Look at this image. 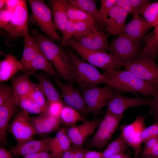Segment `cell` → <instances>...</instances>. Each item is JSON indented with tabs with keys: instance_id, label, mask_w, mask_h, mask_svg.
<instances>
[{
	"instance_id": "6da1fadb",
	"label": "cell",
	"mask_w": 158,
	"mask_h": 158,
	"mask_svg": "<svg viewBox=\"0 0 158 158\" xmlns=\"http://www.w3.org/2000/svg\"><path fill=\"white\" fill-rule=\"evenodd\" d=\"M31 35L40 46L42 52L57 73L67 84L73 80L71 66L66 54L48 37L32 30Z\"/></svg>"
},
{
	"instance_id": "7a4b0ae2",
	"label": "cell",
	"mask_w": 158,
	"mask_h": 158,
	"mask_svg": "<svg viewBox=\"0 0 158 158\" xmlns=\"http://www.w3.org/2000/svg\"><path fill=\"white\" fill-rule=\"evenodd\" d=\"M103 74L114 89L121 92L141 93L146 98L158 94V91L155 88L127 70L108 69L105 70Z\"/></svg>"
},
{
	"instance_id": "3957f363",
	"label": "cell",
	"mask_w": 158,
	"mask_h": 158,
	"mask_svg": "<svg viewBox=\"0 0 158 158\" xmlns=\"http://www.w3.org/2000/svg\"><path fill=\"white\" fill-rule=\"evenodd\" d=\"M66 54L71 69L73 80L81 90L96 87L102 84L111 85L95 66L80 59L72 51Z\"/></svg>"
},
{
	"instance_id": "277c9868",
	"label": "cell",
	"mask_w": 158,
	"mask_h": 158,
	"mask_svg": "<svg viewBox=\"0 0 158 158\" xmlns=\"http://www.w3.org/2000/svg\"><path fill=\"white\" fill-rule=\"evenodd\" d=\"M66 45L72 48L82 58L88 63L105 70L118 69L122 66L116 56L113 53L89 50L82 47L72 37Z\"/></svg>"
},
{
	"instance_id": "5b68a950",
	"label": "cell",
	"mask_w": 158,
	"mask_h": 158,
	"mask_svg": "<svg viewBox=\"0 0 158 158\" xmlns=\"http://www.w3.org/2000/svg\"><path fill=\"white\" fill-rule=\"evenodd\" d=\"M31 7L32 13L30 17V23L38 26L51 41L62 39L56 32L52 20V12L44 1L28 0Z\"/></svg>"
},
{
	"instance_id": "8992f818",
	"label": "cell",
	"mask_w": 158,
	"mask_h": 158,
	"mask_svg": "<svg viewBox=\"0 0 158 158\" xmlns=\"http://www.w3.org/2000/svg\"><path fill=\"white\" fill-rule=\"evenodd\" d=\"M154 60L148 57H138L123 66L126 70L158 91V65Z\"/></svg>"
},
{
	"instance_id": "52a82bcc",
	"label": "cell",
	"mask_w": 158,
	"mask_h": 158,
	"mask_svg": "<svg viewBox=\"0 0 158 158\" xmlns=\"http://www.w3.org/2000/svg\"><path fill=\"white\" fill-rule=\"evenodd\" d=\"M109 51L116 56L122 66L138 58L141 51L139 43L121 33L112 40Z\"/></svg>"
},
{
	"instance_id": "ba28073f",
	"label": "cell",
	"mask_w": 158,
	"mask_h": 158,
	"mask_svg": "<svg viewBox=\"0 0 158 158\" xmlns=\"http://www.w3.org/2000/svg\"><path fill=\"white\" fill-rule=\"evenodd\" d=\"M123 116L124 115L116 116L107 111L95 134L90 140L89 145L99 150L102 149L118 128Z\"/></svg>"
},
{
	"instance_id": "9c48e42d",
	"label": "cell",
	"mask_w": 158,
	"mask_h": 158,
	"mask_svg": "<svg viewBox=\"0 0 158 158\" xmlns=\"http://www.w3.org/2000/svg\"><path fill=\"white\" fill-rule=\"evenodd\" d=\"M29 114L21 109L15 114L9 125V131L15 139L17 145L33 139V137L37 135Z\"/></svg>"
},
{
	"instance_id": "30bf717a",
	"label": "cell",
	"mask_w": 158,
	"mask_h": 158,
	"mask_svg": "<svg viewBox=\"0 0 158 158\" xmlns=\"http://www.w3.org/2000/svg\"><path fill=\"white\" fill-rule=\"evenodd\" d=\"M114 89L109 84L103 87H95L82 89L87 113L97 114L113 96Z\"/></svg>"
},
{
	"instance_id": "8fae6325",
	"label": "cell",
	"mask_w": 158,
	"mask_h": 158,
	"mask_svg": "<svg viewBox=\"0 0 158 158\" xmlns=\"http://www.w3.org/2000/svg\"><path fill=\"white\" fill-rule=\"evenodd\" d=\"M146 115H139L132 123L121 126V134L128 145L134 150L135 156L141 152V145L142 143L141 134L146 127L145 120Z\"/></svg>"
},
{
	"instance_id": "7c38bea8",
	"label": "cell",
	"mask_w": 158,
	"mask_h": 158,
	"mask_svg": "<svg viewBox=\"0 0 158 158\" xmlns=\"http://www.w3.org/2000/svg\"><path fill=\"white\" fill-rule=\"evenodd\" d=\"M150 103V99L126 97L120 91L114 89L113 96L107 104V111L116 116H121L130 108L149 106Z\"/></svg>"
},
{
	"instance_id": "4fadbf2b",
	"label": "cell",
	"mask_w": 158,
	"mask_h": 158,
	"mask_svg": "<svg viewBox=\"0 0 158 158\" xmlns=\"http://www.w3.org/2000/svg\"><path fill=\"white\" fill-rule=\"evenodd\" d=\"M28 13L26 2L21 0L13 12L9 23L2 28L16 36H25L29 32Z\"/></svg>"
},
{
	"instance_id": "5bb4252c",
	"label": "cell",
	"mask_w": 158,
	"mask_h": 158,
	"mask_svg": "<svg viewBox=\"0 0 158 158\" xmlns=\"http://www.w3.org/2000/svg\"><path fill=\"white\" fill-rule=\"evenodd\" d=\"M54 77L60 91L65 105L83 114L87 113L86 105L80 90L74 87L73 84H65L59 78Z\"/></svg>"
},
{
	"instance_id": "9a60e30c",
	"label": "cell",
	"mask_w": 158,
	"mask_h": 158,
	"mask_svg": "<svg viewBox=\"0 0 158 158\" xmlns=\"http://www.w3.org/2000/svg\"><path fill=\"white\" fill-rule=\"evenodd\" d=\"M72 37L86 49L105 52L109 51L108 35L102 32L97 30L75 33Z\"/></svg>"
},
{
	"instance_id": "2e32d148",
	"label": "cell",
	"mask_w": 158,
	"mask_h": 158,
	"mask_svg": "<svg viewBox=\"0 0 158 158\" xmlns=\"http://www.w3.org/2000/svg\"><path fill=\"white\" fill-rule=\"evenodd\" d=\"M100 121V120L98 119L86 120L80 125L66 128V134L71 144L75 147H82L87 137L95 132Z\"/></svg>"
},
{
	"instance_id": "e0dca14e",
	"label": "cell",
	"mask_w": 158,
	"mask_h": 158,
	"mask_svg": "<svg viewBox=\"0 0 158 158\" xmlns=\"http://www.w3.org/2000/svg\"><path fill=\"white\" fill-rule=\"evenodd\" d=\"M152 27L143 17L135 16L129 23L125 25L119 33L139 43L143 40L147 32Z\"/></svg>"
},
{
	"instance_id": "ac0fdd59",
	"label": "cell",
	"mask_w": 158,
	"mask_h": 158,
	"mask_svg": "<svg viewBox=\"0 0 158 158\" xmlns=\"http://www.w3.org/2000/svg\"><path fill=\"white\" fill-rule=\"evenodd\" d=\"M128 14L115 5L107 13L101 23L109 34L113 35L118 34L125 25Z\"/></svg>"
},
{
	"instance_id": "d6986e66",
	"label": "cell",
	"mask_w": 158,
	"mask_h": 158,
	"mask_svg": "<svg viewBox=\"0 0 158 158\" xmlns=\"http://www.w3.org/2000/svg\"><path fill=\"white\" fill-rule=\"evenodd\" d=\"M18 106L15 103L13 97L8 100L0 106V142L1 144L6 143L7 132L9 123L18 110Z\"/></svg>"
},
{
	"instance_id": "ffe728a7",
	"label": "cell",
	"mask_w": 158,
	"mask_h": 158,
	"mask_svg": "<svg viewBox=\"0 0 158 158\" xmlns=\"http://www.w3.org/2000/svg\"><path fill=\"white\" fill-rule=\"evenodd\" d=\"M50 138L40 140H31L20 145L12 147L10 151L14 155L24 156L36 152H50L49 142Z\"/></svg>"
},
{
	"instance_id": "44dd1931",
	"label": "cell",
	"mask_w": 158,
	"mask_h": 158,
	"mask_svg": "<svg viewBox=\"0 0 158 158\" xmlns=\"http://www.w3.org/2000/svg\"><path fill=\"white\" fill-rule=\"evenodd\" d=\"M30 119L37 135H44L56 130L61 122L60 118L46 114L31 117Z\"/></svg>"
},
{
	"instance_id": "7402d4cb",
	"label": "cell",
	"mask_w": 158,
	"mask_h": 158,
	"mask_svg": "<svg viewBox=\"0 0 158 158\" xmlns=\"http://www.w3.org/2000/svg\"><path fill=\"white\" fill-rule=\"evenodd\" d=\"M23 69L20 61L11 54H6L0 61V82L6 81Z\"/></svg>"
},
{
	"instance_id": "603a6c76",
	"label": "cell",
	"mask_w": 158,
	"mask_h": 158,
	"mask_svg": "<svg viewBox=\"0 0 158 158\" xmlns=\"http://www.w3.org/2000/svg\"><path fill=\"white\" fill-rule=\"evenodd\" d=\"M66 128H62L53 138H50L49 145L52 157L58 158L71 148V141L67 135Z\"/></svg>"
},
{
	"instance_id": "cb8c5ba5",
	"label": "cell",
	"mask_w": 158,
	"mask_h": 158,
	"mask_svg": "<svg viewBox=\"0 0 158 158\" xmlns=\"http://www.w3.org/2000/svg\"><path fill=\"white\" fill-rule=\"evenodd\" d=\"M32 74L30 72H25L23 74L18 75L12 79L13 99L30 95L33 84L30 78V75Z\"/></svg>"
},
{
	"instance_id": "d4e9b609",
	"label": "cell",
	"mask_w": 158,
	"mask_h": 158,
	"mask_svg": "<svg viewBox=\"0 0 158 158\" xmlns=\"http://www.w3.org/2000/svg\"><path fill=\"white\" fill-rule=\"evenodd\" d=\"M24 48L20 60L23 66L22 71H25L31 62L41 51L37 42L29 32L24 36Z\"/></svg>"
},
{
	"instance_id": "484cf974",
	"label": "cell",
	"mask_w": 158,
	"mask_h": 158,
	"mask_svg": "<svg viewBox=\"0 0 158 158\" xmlns=\"http://www.w3.org/2000/svg\"><path fill=\"white\" fill-rule=\"evenodd\" d=\"M66 0L49 1L52 9L54 28L60 30L62 34L68 19L66 11Z\"/></svg>"
},
{
	"instance_id": "4316f807",
	"label": "cell",
	"mask_w": 158,
	"mask_h": 158,
	"mask_svg": "<svg viewBox=\"0 0 158 158\" xmlns=\"http://www.w3.org/2000/svg\"><path fill=\"white\" fill-rule=\"evenodd\" d=\"M153 30L145 36V45L138 57H146L155 59L158 54V24Z\"/></svg>"
},
{
	"instance_id": "83f0119b",
	"label": "cell",
	"mask_w": 158,
	"mask_h": 158,
	"mask_svg": "<svg viewBox=\"0 0 158 158\" xmlns=\"http://www.w3.org/2000/svg\"><path fill=\"white\" fill-rule=\"evenodd\" d=\"M31 75L38 81L48 103L62 101L59 92L47 77L43 74L36 72L32 73Z\"/></svg>"
},
{
	"instance_id": "f1b7e54d",
	"label": "cell",
	"mask_w": 158,
	"mask_h": 158,
	"mask_svg": "<svg viewBox=\"0 0 158 158\" xmlns=\"http://www.w3.org/2000/svg\"><path fill=\"white\" fill-rule=\"evenodd\" d=\"M39 70H42L52 77L57 76L58 74L41 51L31 62L25 72L32 73Z\"/></svg>"
},
{
	"instance_id": "f546056e",
	"label": "cell",
	"mask_w": 158,
	"mask_h": 158,
	"mask_svg": "<svg viewBox=\"0 0 158 158\" xmlns=\"http://www.w3.org/2000/svg\"><path fill=\"white\" fill-rule=\"evenodd\" d=\"M60 119L63 125L69 127L75 125L79 121L86 120L79 111L65 105L61 111Z\"/></svg>"
},
{
	"instance_id": "4dcf8cb0",
	"label": "cell",
	"mask_w": 158,
	"mask_h": 158,
	"mask_svg": "<svg viewBox=\"0 0 158 158\" xmlns=\"http://www.w3.org/2000/svg\"><path fill=\"white\" fill-rule=\"evenodd\" d=\"M128 145L121 134L110 143L102 152V158H105L117 154L124 153L128 149Z\"/></svg>"
},
{
	"instance_id": "1f68e13d",
	"label": "cell",
	"mask_w": 158,
	"mask_h": 158,
	"mask_svg": "<svg viewBox=\"0 0 158 158\" xmlns=\"http://www.w3.org/2000/svg\"><path fill=\"white\" fill-rule=\"evenodd\" d=\"M66 11L68 19L74 22L84 21L95 23V19L67 0Z\"/></svg>"
},
{
	"instance_id": "d6a6232c",
	"label": "cell",
	"mask_w": 158,
	"mask_h": 158,
	"mask_svg": "<svg viewBox=\"0 0 158 158\" xmlns=\"http://www.w3.org/2000/svg\"><path fill=\"white\" fill-rule=\"evenodd\" d=\"M140 14L152 27H155L158 24V1L145 6L140 10Z\"/></svg>"
},
{
	"instance_id": "836d02e7",
	"label": "cell",
	"mask_w": 158,
	"mask_h": 158,
	"mask_svg": "<svg viewBox=\"0 0 158 158\" xmlns=\"http://www.w3.org/2000/svg\"><path fill=\"white\" fill-rule=\"evenodd\" d=\"M13 100L17 106L20 107L29 114L41 115L45 113L44 110L29 96Z\"/></svg>"
},
{
	"instance_id": "e575fe53",
	"label": "cell",
	"mask_w": 158,
	"mask_h": 158,
	"mask_svg": "<svg viewBox=\"0 0 158 158\" xmlns=\"http://www.w3.org/2000/svg\"><path fill=\"white\" fill-rule=\"evenodd\" d=\"M72 4L77 7L87 14L98 20L99 10L95 3L92 0H68Z\"/></svg>"
},
{
	"instance_id": "d590c367",
	"label": "cell",
	"mask_w": 158,
	"mask_h": 158,
	"mask_svg": "<svg viewBox=\"0 0 158 158\" xmlns=\"http://www.w3.org/2000/svg\"><path fill=\"white\" fill-rule=\"evenodd\" d=\"M29 96L44 110L45 114L48 102L45 95L39 84L33 83L31 92Z\"/></svg>"
},
{
	"instance_id": "8d00e7d4",
	"label": "cell",
	"mask_w": 158,
	"mask_h": 158,
	"mask_svg": "<svg viewBox=\"0 0 158 158\" xmlns=\"http://www.w3.org/2000/svg\"><path fill=\"white\" fill-rule=\"evenodd\" d=\"M64 105L62 101L48 103L44 114L60 118L61 114Z\"/></svg>"
},
{
	"instance_id": "74e56055",
	"label": "cell",
	"mask_w": 158,
	"mask_h": 158,
	"mask_svg": "<svg viewBox=\"0 0 158 158\" xmlns=\"http://www.w3.org/2000/svg\"><path fill=\"white\" fill-rule=\"evenodd\" d=\"M141 138L142 142L144 143L150 139L158 138V122L145 127L142 131Z\"/></svg>"
},
{
	"instance_id": "f35d334b",
	"label": "cell",
	"mask_w": 158,
	"mask_h": 158,
	"mask_svg": "<svg viewBox=\"0 0 158 158\" xmlns=\"http://www.w3.org/2000/svg\"><path fill=\"white\" fill-rule=\"evenodd\" d=\"M117 0H102L99 10L98 20L101 23L110 10L115 5Z\"/></svg>"
},
{
	"instance_id": "ab89813d",
	"label": "cell",
	"mask_w": 158,
	"mask_h": 158,
	"mask_svg": "<svg viewBox=\"0 0 158 158\" xmlns=\"http://www.w3.org/2000/svg\"><path fill=\"white\" fill-rule=\"evenodd\" d=\"M75 33L74 22L68 19L63 33V37L61 45V47L66 45L67 42L73 37Z\"/></svg>"
},
{
	"instance_id": "60d3db41",
	"label": "cell",
	"mask_w": 158,
	"mask_h": 158,
	"mask_svg": "<svg viewBox=\"0 0 158 158\" xmlns=\"http://www.w3.org/2000/svg\"><path fill=\"white\" fill-rule=\"evenodd\" d=\"M13 93L12 87L5 84L1 83L0 85V106L13 97Z\"/></svg>"
},
{
	"instance_id": "b9f144b4",
	"label": "cell",
	"mask_w": 158,
	"mask_h": 158,
	"mask_svg": "<svg viewBox=\"0 0 158 158\" xmlns=\"http://www.w3.org/2000/svg\"><path fill=\"white\" fill-rule=\"evenodd\" d=\"M75 33H80L89 31H97L95 23L84 21L74 22Z\"/></svg>"
},
{
	"instance_id": "7bdbcfd3",
	"label": "cell",
	"mask_w": 158,
	"mask_h": 158,
	"mask_svg": "<svg viewBox=\"0 0 158 158\" xmlns=\"http://www.w3.org/2000/svg\"><path fill=\"white\" fill-rule=\"evenodd\" d=\"M86 150L81 147H71L58 158H83Z\"/></svg>"
},
{
	"instance_id": "ee69618b",
	"label": "cell",
	"mask_w": 158,
	"mask_h": 158,
	"mask_svg": "<svg viewBox=\"0 0 158 158\" xmlns=\"http://www.w3.org/2000/svg\"><path fill=\"white\" fill-rule=\"evenodd\" d=\"M131 7V14L133 17L139 15L141 9L145 6L150 3L149 0H130Z\"/></svg>"
},
{
	"instance_id": "f6af8a7d",
	"label": "cell",
	"mask_w": 158,
	"mask_h": 158,
	"mask_svg": "<svg viewBox=\"0 0 158 158\" xmlns=\"http://www.w3.org/2000/svg\"><path fill=\"white\" fill-rule=\"evenodd\" d=\"M158 142V138L150 139L145 143L142 156L143 158H147L151 152L155 145Z\"/></svg>"
},
{
	"instance_id": "bcb514c9",
	"label": "cell",
	"mask_w": 158,
	"mask_h": 158,
	"mask_svg": "<svg viewBox=\"0 0 158 158\" xmlns=\"http://www.w3.org/2000/svg\"><path fill=\"white\" fill-rule=\"evenodd\" d=\"M13 13L8 9L6 7L0 11V28L8 24L10 22Z\"/></svg>"
},
{
	"instance_id": "7dc6e473",
	"label": "cell",
	"mask_w": 158,
	"mask_h": 158,
	"mask_svg": "<svg viewBox=\"0 0 158 158\" xmlns=\"http://www.w3.org/2000/svg\"><path fill=\"white\" fill-rule=\"evenodd\" d=\"M150 113L152 115L155 119L158 121V94L150 99L149 105Z\"/></svg>"
},
{
	"instance_id": "c3c4849f",
	"label": "cell",
	"mask_w": 158,
	"mask_h": 158,
	"mask_svg": "<svg viewBox=\"0 0 158 158\" xmlns=\"http://www.w3.org/2000/svg\"><path fill=\"white\" fill-rule=\"evenodd\" d=\"M115 5L128 14L131 13L132 7L130 0H117Z\"/></svg>"
},
{
	"instance_id": "681fc988",
	"label": "cell",
	"mask_w": 158,
	"mask_h": 158,
	"mask_svg": "<svg viewBox=\"0 0 158 158\" xmlns=\"http://www.w3.org/2000/svg\"><path fill=\"white\" fill-rule=\"evenodd\" d=\"M23 158H54L50 152L43 151L28 154Z\"/></svg>"
},
{
	"instance_id": "f907efd6",
	"label": "cell",
	"mask_w": 158,
	"mask_h": 158,
	"mask_svg": "<svg viewBox=\"0 0 158 158\" xmlns=\"http://www.w3.org/2000/svg\"><path fill=\"white\" fill-rule=\"evenodd\" d=\"M21 0H6V8L13 13Z\"/></svg>"
},
{
	"instance_id": "816d5d0a",
	"label": "cell",
	"mask_w": 158,
	"mask_h": 158,
	"mask_svg": "<svg viewBox=\"0 0 158 158\" xmlns=\"http://www.w3.org/2000/svg\"><path fill=\"white\" fill-rule=\"evenodd\" d=\"M102 152L96 151L86 150L83 158H102Z\"/></svg>"
},
{
	"instance_id": "f5cc1de1",
	"label": "cell",
	"mask_w": 158,
	"mask_h": 158,
	"mask_svg": "<svg viewBox=\"0 0 158 158\" xmlns=\"http://www.w3.org/2000/svg\"><path fill=\"white\" fill-rule=\"evenodd\" d=\"M12 153L1 146L0 147V158H13Z\"/></svg>"
},
{
	"instance_id": "db71d44e",
	"label": "cell",
	"mask_w": 158,
	"mask_h": 158,
	"mask_svg": "<svg viewBox=\"0 0 158 158\" xmlns=\"http://www.w3.org/2000/svg\"><path fill=\"white\" fill-rule=\"evenodd\" d=\"M147 158H158V142L154 146Z\"/></svg>"
},
{
	"instance_id": "11a10c76",
	"label": "cell",
	"mask_w": 158,
	"mask_h": 158,
	"mask_svg": "<svg viewBox=\"0 0 158 158\" xmlns=\"http://www.w3.org/2000/svg\"><path fill=\"white\" fill-rule=\"evenodd\" d=\"M105 158H130L124 153L113 155Z\"/></svg>"
},
{
	"instance_id": "9f6ffc18",
	"label": "cell",
	"mask_w": 158,
	"mask_h": 158,
	"mask_svg": "<svg viewBox=\"0 0 158 158\" xmlns=\"http://www.w3.org/2000/svg\"><path fill=\"white\" fill-rule=\"evenodd\" d=\"M6 0H0V10L4 9V7L6 4Z\"/></svg>"
}]
</instances>
